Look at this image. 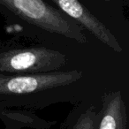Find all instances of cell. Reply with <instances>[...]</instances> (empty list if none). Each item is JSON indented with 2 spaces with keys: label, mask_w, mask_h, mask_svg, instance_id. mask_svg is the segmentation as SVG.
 Here are the masks:
<instances>
[{
  "label": "cell",
  "mask_w": 129,
  "mask_h": 129,
  "mask_svg": "<svg viewBox=\"0 0 129 129\" xmlns=\"http://www.w3.org/2000/svg\"><path fill=\"white\" fill-rule=\"evenodd\" d=\"M0 5L27 23L77 43H87V37L74 20L42 0H0Z\"/></svg>",
  "instance_id": "6da1fadb"
},
{
  "label": "cell",
  "mask_w": 129,
  "mask_h": 129,
  "mask_svg": "<svg viewBox=\"0 0 129 129\" xmlns=\"http://www.w3.org/2000/svg\"><path fill=\"white\" fill-rule=\"evenodd\" d=\"M67 56L46 47L14 49L0 51V72L9 74H46L64 67Z\"/></svg>",
  "instance_id": "7a4b0ae2"
},
{
  "label": "cell",
  "mask_w": 129,
  "mask_h": 129,
  "mask_svg": "<svg viewBox=\"0 0 129 129\" xmlns=\"http://www.w3.org/2000/svg\"><path fill=\"white\" fill-rule=\"evenodd\" d=\"M82 72L56 71L26 75L0 74V95H26L67 86L79 81Z\"/></svg>",
  "instance_id": "3957f363"
},
{
  "label": "cell",
  "mask_w": 129,
  "mask_h": 129,
  "mask_svg": "<svg viewBox=\"0 0 129 129\" xmlns=\"http://www.w3.org/2000/svg\"><path fill=\"white\" fill-rule=\"evenodd\" d=\"M61 12L74 20L78 25H81L99 41L114 50L117 53L122 52V47L115 36L109 28L99 20L89 10L77 0H53Z\"/></svg>",
  "instance_id": "277c9868"
},
{
  "label": "cell",
  "mask_w": 129,
  "mask_h": 129,
  "mask_svg": "<svg viewBox=\"0 0 129 129\" xmlns=\"http://www.w3.org/2000/svg\"><path fill=\"white\" fill-rule=\"evenodd\" d=\"M98 116L97 129H126V109L119 90L103 95L102 110Z\"/></svg>",
  "instance_id": "5b68a950"
},
{
  "label": "cell",
  "mask_w": 129,
  "mask_h": 129,
  "mask_svg": "<svg viewBox=\"0 0 129 129\" xmlns=\"http://www.w3.org/2000/svg\"><path fill=\"white\" fill-rule=\"evenodd\" d=\"M98 121V114L92 108H89L78 118L73 129H97Z\"/></svg>",
  "instance_id": "8992f818"
},
{
  "label": "cell",
  "mask_w": 129,
  "mask_h": 129,
  "mask_svg": "<svg viewBox=\"0 0 129 129\" xmlns=\"http://www.w3.org/2000/svg\"><path fill=\"white\" fill-rule=\"evenodd\" d=\"M1 45H2V43H1V42H0V46H1Z\"/></svg>",
  "instance_id": "52a82bcc"
}]
</instances>
